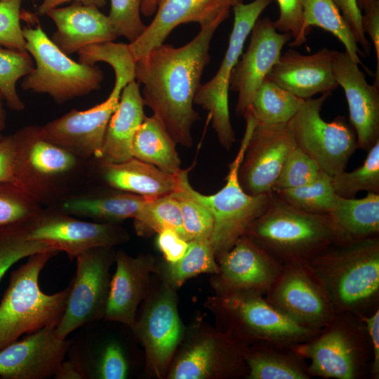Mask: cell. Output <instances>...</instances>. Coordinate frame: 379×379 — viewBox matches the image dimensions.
Returning a JSON list of instances; mask_svg holds the SVG:
<instances>
[{
  "instance_id": "1",
  "label": "cell",
  "mask_w": 379,
  "mask_h": 379,
  "mask_svg": "<svg viewBox=\"0 0 379 379\" xmlns=\"http://www.w3.org/2000/svg\"><path fill=\"white\" fill-rule=\"evenodd\" d=\"M219 26L201 28L185 46L161 44L135 62V79L142 84V100L164 124L176 143L192 145V128L200 119L194 109L210 43Z\"/></svg>"
},
{
  "instance_id": "2",
  "label": "cell",
  "mask_w": 379,
  "mask_h": 379,
  "mask_svg": "<svg viewBox=\"0 0 379 379\" xmlns=\"http://www.w3.org/2000/svg\"><path fill=\"white\" fill-rule=\"evenodd\" d=\"M14 185L41 206L53 207L88 187L93 159L78 157L48 140L39 126L13 133Z\"/></svg>"
},
{
  "instance_id": "3",
  "label": "cell",
  "mask_w": 379,
  "mask_h": 379,
  "mask_svg": "<svg viewBox=\"0 0 379 379\" xmlns=\"http://www.w3.org/2000/svg\"><path fill=\"white\" fill-rule=\"evenodd\" d=\"M306 262L336 314L379 308V236L334 244Z\"/></svg>"
},
{
  "instance_id": "4",
  "label": "cell",
  "mask_w": 379,
  "mask_h": 379,
  "mask_svg": "<svg viewBox=\"0 0 379 379\" xmlns=\"http://www.w3.org/2000/svg\"><path fill=\"white\" fill-rule=\"evenodd\" d=\"M245 234L282 265L306 262L328 246L347 241L328 215L302 211L273 192L270 206Z\"/></svg>"
},
{
  "instance_id": "5",
  "label": "cell",
  "mask_w": 379,
  "mask_h": 379,
  "mask_svg": "<svg viewBox=\"0 0 379 379\" xmlns=\"http://www.w3.org/2000/svg\"><path fill=\"white\" fill-rule=\"evenodd\" d=\"M58 252L51 249L34 253L11 273L0 302V350L25 333L58 324L70 285L61 291L46 294L39 284L41 272Z\"/></svg>"
},
{
  "instance_id": "6",
  "label": "cell",
  "mask_w": 379,
  "mask_h": 379,
  "mask_svg": "<svg viewBox=\"0 0 379 379\" xmlns=\"http://www.w3.org/2000/svg\"><path fill=\"white\" fill-rule=\"evenodd\" d=\"M244 117L246 123L245 133L238 153L229 166L226 183L222 188L213 194H202L191 186L187 170H182L179 173V189L201 203L213 216V227L209 242L214 255L219 258L266 211L272 199V192L251 195L242 189L239 183V166L255 125V120L249 113H246Z\"/></svg>"
},
{
  "instance_id": "7",
  "label": "cell",
  "mask_w": 379,
  "mask_h": 379,
  "mask_svg": "<svg viewBox=\"0 0 379 379\" xmlns=\"http://www.w3.org/2000/svg\"><path fill=\"white\" fill-rule=\"evenodd\" d=\"M291 349L304 360H310L307 369L311 378L370 376L371 343L364 323L352 314H336L317 334Z\"/></svg>"
},
{
  "instance_id": "8",
  "label": "cell",
  "mask_w": 379,
  "mask_h": 379,
  "mask_svg": "<svg viewBox=\"0 0 379 379\" xmlns=\"http://www.w3.org/2000/svg\"><path fill=\"white\" fill-rule=\"evenodd\" d=\"M22 33L26 51L36 63L34 69L23 79L22 89L48 94L61 105L100 88L104 74L98 66L72 60L39 25L25 27Z\"/></svg>"
},
{
  "instance_id": "9",
  "label": "cell",
  "mask_w": 379,
  "mask_h": 379,
  "mask_svg": "<svg viewBox=\"0 0 379 379\" xmlns=\"http://www.w3.org/2000/svg\"><path fill=\"white\" fill-rule=\"evenodd\" d=\"M135 62L126 59L113 67L115 83L104 102L84 111L72 109L41 127L50 141L86 160L101 158L109 121L117 108L123 88L135 79Z\"/></svg>"
},
{
  "instance_id": "10",
  "label": "cell",
  "mask_w": 379,
  "mask_h": 379,
  "mask_svg": "<svg viewBox=\"0 0 379 379\" xmlns=\"http://www.w3.org/2000/svg\"><path fill=\"white\" fill-rule=\"evenodd\" d=\"M331 95L308 98L287 123L295 143L331 177L345 171L352 155L359 148L357 135L344 116L324 121L321 107Z\"/></svg>"
},
{
  "instance_id": "11",
  "label": "cell",
  "mask_w": 379,
  "mask_h": 379,
  "mask_svg": "<svg viewBox=\"0 0 379 379\" xmlns=\"http://www.w3.org/2000/svg\"><path fill=\"white\" fill-rule=\"evenodd\" d=\"M220 308L230 328L228 333L246 344L268 343L291 347L319 332L293 321L258 293H222Z\"/></svg>"
},
{
  "instance_id": "12",
  "label": "cell",
  "mask_w": 379,
  "mask_h": 379,
  "mask_svg": "<svg viewBox=\"0 0 379 379\" xmlns=\"http://www.w3.org/2000/svg\"><path fill=\"white\" fill-rule=\"evenodd\" d=\"M17 225L25 239L64 251L71 261L88 249L113 247L129 237L117 223L81 220L54 206L41 208Z\"/></svg>"
},
{
  "instance_id": "13",
  "label": "cell",
  "mask_w": 379,
  "mask_h": 379,
  "mask_svg": "<svg viewBox=\"0 0 379 379\" xmlns=\"http://www.w3.org/2000/svg\"><path fill=\"white\" fill-rule=\"evenodd\" d=\"M112 247H95L77 256L62 316L55 327L61 339L78 328L104 319L110 285L109 267L115 260Z\"/></svg>"
},
{
  "instance_id": "14",
  "label": "cell",
  "mask_w": 379,
  "mask_h": 379,
  "mask_svg": "<svg viewBox=\"0 0 379 379\" xmlns=\"http://www.w3.org/2000/svg\"><path fill=\"white\" fill-rule=\"evenodd\" d=\"M274 0H254L232 8L234 24L229 44L220 66L212 79L201 85L194 103L209 113L220 144L229 149L235 141L228 105L231 73L242 54L244 45L260 14Z\"/></svg>"
},
{
  "instance_id": "15",
  "label": "cell",
  "mask_w": 379,
  "mask_h": 379,
  "mask_svg": "<svg viewBox=\"0 0 379 379\" xmlns=\"http://www.w3.org/2000/svg\"><path fill=\"white\" fill-rule=\"evenodd\" d=\"M265 298L293 321L318 331L336 314L325 291L305 262L284 264Z\"/></svg>"
},
{
  "instance_id": "16",
  "label": "cell",
  "mask_w": 379,
  "mask_h": 379,
  "mask_svg": "<svg viewBox=\"0 0 379 379\" xmlns=\"http://www.w3.org/2000/svg\"><path fill=\"white\" fill-rule=\"evenodd\" d=\"M296 147L287 124L255 121L239 169L242 189L251 195L272 192L285 160Z\"/></svg>"
},
{
  "instance_id": "17",
  "label": "cell",
  "mask_w": 379,
  "mask_h": 379,
  "mask_svg": "<svg viewBox=\"0 0 379 379\" xmlns=\"http://www.w3.org/2000/svg\"><path fill=\"white\" fill-rule=\"evenodd\" d=\"M251 32L248 48L230 78L229 90L238 93L237 116H244L256 91L279 61L283 47L292 39L291 34L278 32L268 17L258 18Z\"/></svg>"
},
{
  "instance_id": "18",
  "label": "cell",
  "mask_w": 379,
  "mask_h": 379,
  "mask_svg": "<svg viewBox=\"0 0 379 379\" xmlns=\"http://www.w3.org/2000/svg\"><path fill=\"white\" fill-rule=\"evenodd\" d=\"M244 0H157V13L152 22L135 41L129 43L137 61L164 43L177 26L197 22L201 28L219 26L230 10Z\"/></svg>"
},
{
  "instance_id": "19",
  "label": "cell",
  "mask_w": 379,
  "mask_h": 379,
  "mask_svg": "<svg viewBox=\"0 0 379 379\" xmlns=\"http://www.w3.org/2000/svg\"><path fill=\"white\" fill-rule=\"evenodd\" d=\"M70 340L58 337L55 327L29 333L0 350V378H53L65 359Z\"/></svg>"
},
{
  "instance_id": "20",
  "label": "cell",
  "mask_w": 379,
  "mask_h": 379,
  "mask_svg": "<svg viewBox=\"0 0 379 379\" xmlns=\"http://www.w3.org/2000/svg\"><path fill=\"white\" fill-rule=\"evenodd\" d=\"M333 74L344 90L358 147L367 152L379 141V86L367 82L359 65L345 51L338 52Z\"/></svg>"
},
{
  "instance_id": "21",
  "label": "cell",
  "mask_w": 379,
  "mask_h": 379,
  "mask_svg": "<svg viewBox=\"0 0 379 379\" xmlns=\"http://www.w3.org/2000/svg\"><path fill=\"white\" fill-rule=\"evenodd\" d=\"M220 262L222 293L250 291L265 295L283 267L246 234L220 258Z\"/></svg>"
},
{
  "instance_id": "22",
  "label": "cell",
  "mask_w": 379,
  "mask_h": 379,
  "mask_svg": "<svg viewBox=\"0 0 379 379\" xmlns=\"http://www.w3.org/2000/svg\"><path fill=\"white\" fill-rule=\"evenodd\" d=\"M338 52L323 48L304 55L288 49L281 55L265 79L305 100L319 93L331 92L339 86L333 74Z\"/></svg>"
},
{
  "instance_id": "23",
  "label": "cell",
  "mask_w": 379,
  "mask_h": 379,
  "mask_svg": "<svg viewBox=\"0 0 379 379\" xmlns=\"http://www.w3.org/2000/svg\"><path fill=\"white\" fill-rule=\"evenodd\" d=\"M46 15L57 27L51 39L67 55L87 46L113 41L118 37L108 15L94 5L73 2L53 8Z\"/></svg>"
},
{
  "instance_id": "24",
  "label": "cell",
  "mask_w": 379,
  "mask_h": 379,
  "mask_svg": "<svg viewBox=\"0 0 379 379\" xmlns=\"http://www.w3.org/2000/svg\"><path fill=\"white\" fill-rule=\"evenodd\" d=\"M67 356L84 379H126L130 373L126 351L115 338H100L94 323L78 328Z\"/></svg>"
},
{
  "instance_id": "25",
  "label": "cell",
  "mask_w": 379,
  "mask_h": 379,
  "mask_svg": "<svg viewBox=\"0 0 379 379\" xmlns=\"http://www.w3.org/2000/svg\"><path fill=\"white\" fill-rule=\"evenodd\" d=\"M142 340L153 368L161 373L180 338L181 327L173 293L165 290L144 311L132 328Z\"/></svg>"
},
{
  "instance_id": "26",
  "label": "cell",
  "mask_w": 379,
  "mask_h": 379,
  "mask_svg": "<svg viewBox=\"0 0 379 379\" xmlns=\"http://www.w3.org/2000/svg\"><path fill=\"white\" fill-rule=\"evenodd\" d=\"M179 173H164L134 157L117 163L93 159V178H98L105 187L147 197L157 198L176 192Z\"/></svg>"
},
{
  "instance_id": "27",
  "label": "cell",
  "mask_w": 379,
  "mask_h": 379,
  "mask_svg": "<svg viewBox=\"0 0 379 379\" xmlns=\"http://www.w3.org/2000/svg\"><path fill=\"white\" fill-rule=\"evenodd\" d=\"M115 260L103 319L132 328L145 293L149 263L144 258L130 257L122 251L115 254Z\"/></svg>"
},
{
  "instance_id": "28",
  "label": "cell",
  "mask_w": 379,
  "mask_h": 379,
  "mask_svg": "<svg viewBox=\"0 0 379 379\" xmlns=\"http://www.w3.org/2000/svg\"><path fill=\"white\" fill-rule=\"evenodd\" d=\"M152 198L107 187H87L54 207L73 216L118 223L128 218L135 219Z\"/></svg>"
},
{
  "instance_id": "29",
  "label": "cell",
  "mask_w": 379,
  "mask_h": 379,
  "mask_svg": "<svg viewBox=\"0 0 379 379\" xmlns=\"http://www.w3.org/2000/svg\"><path fill=\"white\" fill-rule=\"evenodd\" d=\"M144 103L135 79L123 88L117 108L105 133L101 158L105 162H122L133 157L135 134L144 121Z\"/></svg>"
},
{
  "instance_id": "30",
  "label": "cell",
  "mask_w": 379,
  "mask_h": 379,
  "mask_svg": "<svg viewBox=\"0 0 379 379\" xmlns=\"http://www.w3.org/2000/svg\"><path fill=\"white\" fill-rule=\"evenodd\" d=\"M244 360L248 379H310L305 360L291 347L268 343L247 346Z\"/></svg>"
},
{
  "instance_id": "31",
  "label": "cell",
  "mask_w": 379,
  "mask_h": 379,
  "mask_svg": "<svg viewBox=\"0 0 379 379\" xmlns=\"http://www.w3.org/2000/svg\"><path fill=\"white\" fill-rule=\"evenodd\" d=\"M176 144L156 116H145L133 138V157L152 164L164 173L177 175L182 169Z\"/></svg>"
},
{
  "instance_id": "32",
  "label": "cell",
  "mask_w": 379,
  "mask_h": 379,
  "mask_svg": "<svg viewBox=\"0 0 379 379\" xmlns=\"http://www.w3.org/2000/svg\"><path fill=\"white\" fill-rule=\"evenodd\" d=\"M335 227L347 241L379 236V194L367 193L361 199L337 195L328 214Z\"/></svg>"
},
{
  "instance_id": "33",
  "label": "cell",
  "mask_w": 379,
  "mask_h": 379,
  "mask_svg": "<svg viewBox=\"0 0 379 379\" xmlns=\"http://www.w3.org/2000/svg\"><path fill=\"white\" fill-rule=\"evenodd\" d=\"M304 102L305 99L265 79L246 112L256 123L284 124L291 119Z\"/></svg>"
},
{
  "instance_id": "34",
  "label": "cell",
  "mask_w": 379,
  "mask_h": 379,
  "mask_svg": "<svg viewBox=\"0 0 379 379\" xmlns=\"http://www.w3.org/2000/svg\"><path fill=\"white\" fill-rule=\"evenodd\" d=\"M303 21L308 33L312 26L331 33L343 44L351 58L358 65L361 64L360 55L364 54L333 0H304Z\"/></svg>"
},
{
  "instance_id": "35",
  "label": "cell",
  "mask_w": 379,
  "mask_h": 379,
  "mask_svg": "<svg viewBox=\"0 0 379 379\" xmlns=\"http://www.w3.org/2000/svg\"><path fill=\"white\" fill-rule=\"evenodd\" d=\"M272 192L288 205L316 215H328L334 207L337 197L331 176L324 171L310 183Z\"/></svg>"
},
{
  "instance_id": "36",
  "label": "cell",
  "mask_w": 379,
  "mask_h": 379,
  "mask_svg": "<svg viewBox=\"0 0 379 379\" xmlns=\"http://www.w3.org/2000/svg\"><path fill=\"white\" fill-rule=\"evenodd\" d=\"M134 225L140 235L149 232L159 233L164 230L171 229L188 241L183 228L179 203L171 194L148 200L134 219Z\"/></svg>"
},
{
  "instance_id": "37",
  "label": "cell",
  "mask_w": 379,
  "mask_h": 379,
  "mask_svg": "<svg viewBox=\"0 0 379 379\" xmlns=\"http://www.w3.org/2000/svg\"><path fill=\"white\" fill-rule=\"evenodd\" d=\"M367 152L361 166L352 171H343L331 177L338 196L355 198L360 192L379 194V141Z\"/></svg>"
},
{
  "instance_id": "38",
  "label": "cell",
  "mask_w": 379,
  "mask_h": 379,
  "mask_svg": "<svg viewBox=\"0 0 379 379\" xmlns=\"http://www.w3.org/2000/svg\"><path fill=\"white\" fill-rule=\"evenodd\" d=\"M34 69L30 54L26 51L0 46V93L8 107L15 112L25 109L19 97L17 81Z\"/></svg>"
},
{
  "instance_id": "39",
  "label": "cell",
  "mask_w": 379,
  "mask_h": 379,
  "mask_svg": "<svg viewBox=\"0 0 379 379\" xmlns=\"http://www.w3.org/2000/svg\"><path fill=\"white\" fill-rule=\"evenodd\" d=\"M219 273V266L209 241H190L184 256L174 263H170V281L176 286L199 274Z\"/></svg>"
},
{
  "instance_id": "40",
  "label": "cell",
  "mask_w": 379,
  "mask_h": 379,
  "mask_svg": "<svg viewBox=\"0 0 379 379\" xmlns=\"http://www.w3.org/2000/svg\"><path fill=\"white\" fill-rule=\"evenodd\" d=\"M41 208L14 184L0 182V228L22 222Z\"/></svg>"
},
{
  "instance_id": "41",
  "label": "cell",
  "mask_w": 379,
  "mask_h": 379,
  "mask_svg": "<svg viewBox=\"0 0 379 379\" xmlns=\"http://www.w3.org/2000/svg\"><path fill=\"white\" fill-rule=\"evenodd\" d=\"M322 172L313 159L296 147L285 160L272 192L307 185L315 180Z\"/></svg>"
},
{
  "instance_id": "42",
  "label": "cell",
  "mask_w": 379,
  "mask_h": 379,
  "mask_svg": "<svg viewBox=\"0 0 379 379\" xmlns=\"http://www.w3.org/2000/svg\"><path fill=\"white\" fill-rule=\"evenodd\" d=\"M51 249L54 248L44 243L25 239L17 224L0 228V281L18 261Z\"/></svg>"
},
{
  "instance_id": "43",
  "label": "cell",
  "mask_w": 379,
  "mask_h": 379,
  "mask_svg": "<svg viewBox=\"0 0 379 379\" xmlns=\"http://www.w3.org/2000/svg\"><path fill=\"white\" fill-rule=\"evenodd\" d=\"M171 194L179 203L187 241H209L213 227L210 211L180 189Z\"/></svg>"
},
{
  "instance_id": "44",
  "label": "cell",
  "mask_w": 379,
  "mask_h": 379,
  "mask_svg": "<svg viewBox=\"0 0 379 379\" xmlns=\"http://www.w3.org/2000/svg\"><path fill=\"white\" fill-rule=\"evenodd\" d=\"M142 1L110 0V22L117 36H124L130 43L140 37L147 27L140 18Z\"/></svg>"
},
{
  "instance_id": "45",
  "label": "cell",
  "mask_w": 379,
  "mask_h": 379,
  "mask_svg": "<svg viewBox=\"0 0 379 379\" xmlns=\"http://www.w3.org/2000/svg\"><path fill=\"white\" fill-rule=\"evenodd\" d=\"M22 0H0V46L26 51L20 26Z\"/></svg>"
},
{
  "instance_id": "46",
  "label": "cell",
  "mask_w": 379,
  "mask_h": 379,
  "mask_svg": "<svg viewBox=\"0 0 379 379\" xmlns=\"http://www.w3.org/2000/svg\"><path fill=\"white\" fill-rule=\"evenodd\" d=\"M279 15L273 21L275 29L281 33L291 34L293 41L290 46H300L307 41L308 32L303 21L304 0H277Z\"/></svg>"
},
{
  "instance_id": "47",
  "label": "cell",
  "mask_w": 379,
  "mask_h": 379,
  "mask_svg": "<svg viewBox=\"0 0 379 379\" xmlns=\"http://www.w3.org/2000/svg\"><path fill=\"white\" fill-rule=\"evenodd\" d=\"M333 1L351 29L358 46L363 49L364 55H369L371 44L362 29V13L359 9L356 0H333Z\"/></svg>"
},
{
  "instance_id": "48",
  "label": "cell",
  "mask_w": 379,
  "mask_h": 379,
  "mask_svg": "<svg viewBox=\"0 0 379 379\" xmlns=\"http://www.w3.org/2000/svg\"><path fill=\"white\" fill-rule=\"evenodd\" d=\"M158 234L157 244L166 260L174 263L180 260L188 248L189 241L171 229L164 230Z\"/></svg>"
},
{
  "instance_id": "49",
  "label": "cell",
  "mask_w": 379,
  "mask_h": 379,
  "mask_svg": "<svg viewBox=\"0 0 379 379\" xmlns=\"http://www.w3.org/2000/svg\"><path fill=\"white\" fill-rule=\"evenodd\" d=\"M364 323L372 347L370 376L379 378V308L369 315L358 316Z\"/></svg>"
},
{
  "instance_id": "50",
  "label": "cell",
  "mask_w": 379,
  "mask_h": 379,
  "mask_svg": "<svg viewBox=\"0 0 379 379\" xmlns=\"http://www.w3.org/2000/svg\"><path fill=\"white\" fill-rule=\"evenodd\" d=\"M15 141L13 133L0 138V182L14 183Z\"/></svg>"
},
{
  "instance_id": "51",
  "label": "cell",
  "mask_w": 379,
  "mask_h": 379,
  "mask_svg": "<svg viewBox=\"0 0 379 379\" xmlns=\"http://www.w3.org/2000/svg\"><path fill=\"white\" fill-rule=\"evenodd\" d=\"M361 27L364 32L368 34L373 41L377 60L373 84L379 86V1L362 14Z\"/></svg>"
},
{
  "instance_id": "52",
  "label": "cell",
  "mask_w": 379,
  "mask_h": 379,
  "mask_svg": "<svg viewBox=\"0 0 379 379\" xmlns=\"http://www.w3.org/2000/svg\"><path fill=\"white\" fill-rule=\"evenodd\" d=\"M41 1L37 8V13L41 15H46L50 10L57 8L62 4L73 1L79 2L86 5H94L99 8L106 4L107 0H35Z\"/></svg>"
},
{
  "instance_id": "53",
  "label": "cell",
  "mask_w": 379,
  "mask_h": 379,
  "mask_svg": "<svg viewBox=\"0 0 379 379\" xmlns=\"http://www.w3.org/2000/svg\"><path fill=\"white\" fill-rule=\"evenodd\" d=\"M53 378L55 379H84L82 373L77 365L70 359L63 360L58 368Z\"/></svg>"
},
{
  "instance_id": "54",
  "label": "cell",
  "mask_w": 379,
  "mask_h": 379,
  "mask_svg": "<svg viewBox=\"0 0 379 379\" xmlns=\"http://www.w3.org/2000/svg\"><path fill=\"white\" fill-rule=\"evenodd\" d=\"M157 0H142L140 6V13L145 16L154 14L157 10Z\"/></svg>"
},
{
  "instance_id": "55",
  "label": "cell",
  "mask_w": 379,
  "mask_h": 379,
  "mask_svg": "<svg viewBox=\"0 0 379 379\" xmlns=\"http://www.w3.org/2000/svg\"><path fill=\"white\" fill-rule=\"evenodd\" d=\"M379 0H356L357 5L361 13L366 12L371 6Z\"/></svg>"
},
{
  "instance_id": "56",
  "label": "cell",
  "mask_w": 379,
  "mask_h": 379,
  "mask_svg": "<svg viewBox=\"0 0 379 379\" xmlns=\"http://www.w3.org/2000/svg\"><path fill=\"white\" fill-rule=\"evenodd\" d=\"M3 100L0 93V133L4 130L6 122V112L4 107Z\"/></svg>"
},
{
  "instance_id": "57",
  "label": "cell",
  "mask_w": 379,
  "mask_h": 379,
  "mask_svg": "<svg viewBox=\"0 0 379 379\" xmlns=\"http://www.w3.org/2000/svg\"><path fill=\"white\" fill-rule=\"evenodd\" d=\"M3 135L1 134H0V138L2 137Z\"/></svg>"
}]
</instances>
